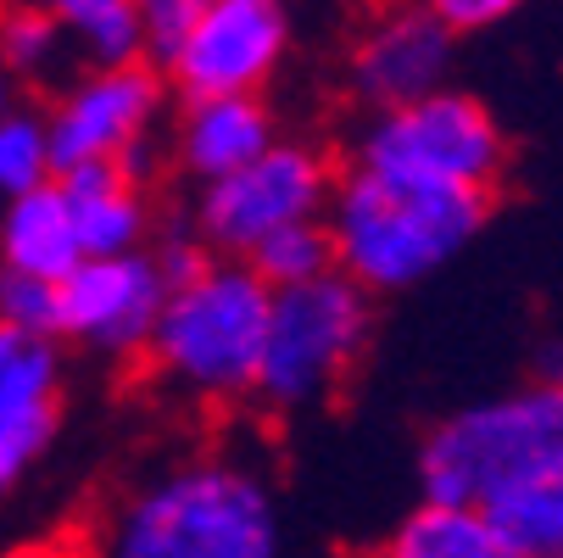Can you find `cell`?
Returning a JSON list of instances; mask_svg holds the SVG:
<instances>
[{
	"label": "cell",
	"instance_id": "obj_3",
	"mask_svg": "<svg viewBox=\"0 0 563 558\" xmlns=\"http://www.w3.org/2000/svg\"><path fill=\"white\" fill-rule=\"evenodd\" d=\"M107 547L118 558H274L279 508L263 474L196 458L112 508Z\"/></svg>",
	"mask_w": 563,
	"mask_h": 558
},
{
	"label": "cell",
	"instance_id": "obj_22",
	"mask_svg": "<svg viewBox=\"0 0 563 558\" xmlns=\"http://www.w3.org/2000/svg\"><path fill=\"white\" fill-rule=\"evenodd\" d=\"M0 325H23L40 336H56V280L0 269Z\"/></svg>",
	"mask_w": 563,
	"mask_h": 558
},
{
	"label": "cell",
	"instance_id": "obj_14",
	"mask_svg": "<svg viewBox=\"0 0 563 558\" xmlns=\"http://www.w3.org/2000/svg\"><path fill=\"white\" fill-rule=\"evenodd\" d=\"M0 201H7V207H0V269H23V274H40V280H62L78 258H85L56 174L40 179V185H29V190L0 196Z\"/></svg>",
	"mask_w": 563,
	"mask_h": 558
},
{
	"label": "cell",
	"instance_id": "obj_1",
	"mask_svg": "<svg viewBox=\"0 0 563 558\" xmlns=\"http://www.w3.org/2000/svg\"><path fill=\"white\" fill-rule=\"evenodd\" d=\"M497 190L479 185H435L357 163L330 185V241L335 269L352 274L363 291H408L441 274L492 218Z\"/></svg>",
	"mask_w": 563,
	"mask_h": 558
},
{
	"label": "cell",
	"instance_id": "obj_5",
	"mask_svg": "<svg viewBox=\"0 0 563 558\" xmlns=\"http://www.w3.org/2000/svg\"><path fill=\"white\" fill-rule=\"evenodd\" d=\"M368 341H374V291H363L352 274L324 269L301 285H274L252 396L274 414L330 403L363 363Z\"/></svg>",
	"mask_w": 563,
	"mask_h": 558
},
{
	"label": "cell",
	"instance_id": "obj_4",
	"mask_svg": "<svg viewBox=\"0 0 563 558\" xmlns=\"http://www.w3.org/2000/svg\"><path fill=\"white\" fill-rule=\"evenodd\" d=\"M552 474H563V380L541 374L514 396L457 408L419 447L424 497L492 508Z\"/></svg>",
	"mask_w": 563,
	"mask_h": 558
},
{
	"label": "cell",
	"instance_id": "obj_20",
	"mask_svg": "<svg viewBox=\"0 0 563 558\" xmlns=\"http://www.w3.org/2000/svg\"><path fill=\"white\" fill-rule=\"evenodd\" d=\"M67 56V34L56 29V18L40 7V0H18V7L0 12V67L12 73V85H34V78H51Z\"/></svg>",
	"mask_w": 563,
	"mask_h": 558
},
{
	"label": "cell",
	"instance_id": "obj_12",
	"mask_svg": "<svg viewBox=\"0 0 563 558\" xmlns=\"http://www.w3.org/2000/svg\"><path fill=\"white\" fill-rule=\"evenodd\" d=\"M279 140L274 129V112L263 101V90H246V96H190L185 112H179V129H174V151H179V168L190 179H218L240 163Z\"/></svg>",
	"mask_w": 563,
	"mask_h": 558
},
{
	"label": "cell",
	"instance_id": "obj_19",
	"mask_svg": "<svg viewBox=\"0 0 563 558\" xmlns=\"http://www.w3.org/2000/svg\"><path fill=\"white\" fill-rule=\"evenodd\" d=\"M246 263L268 280V291L274 285H301L312 274L335 269V241H330L324 212H318V218H290V223L268 229L263 241L246 252Z\"/></svg>",
	"mask_w": 563,
	"mask_h": 558
},
{
	"label": "cell",
	"instance_id": "obj_23",
	"mask_svg": "<svg viewBox=\"0 0 563 558\" xmlns=\"http://www.w3.org/2000/svg\"><path fill=\"white\" fill-rule=\"evenodd\" d=\"M207 0H134V18H140V51L151 67H163L174 56V45L185 40V29L201 18Z\"/></svg>",
	"mask_w": 563,
	"mask_h": 558
},
{
	"label": "cell",
	"instance_id": "obj_11",
	"mask_svg": "<svg viewBox=\"0 0 563 558\" xmlns=\"http://www.w3.org/2000/svg\"><path fill=\"white\" fill-rule=\"evenodd\" d=\"M457 34L424 0H385L352 45V96L368 112L401 107L424 90H441L452 73Z\"/></svg>",
	"mask_w": 563,
	"mask_h": 558
},
{
	"label": "cell",
	"instance_id": "obj_15",
	"mask_svg": "<svg viewBox=\"0 0 563 558\" xmlns=\"http://www.w3.org/2000/svg\"><path fill=\"white\" fill-rule=\"evenodd\" d=\"M390 558H503V536L492 525V508L424 497L385 541Z\"/></svg>",
	"mask_w": 563,
	"mask_h": 558
},
{
	"label": "cell",
	"instance_id": "obj_8",
	"mask_svg": "<svg viewBox=\"0 0 563 558\" xmlns=\"http://www.w3.org/2000/svg\"><path fill=\"white\" fill-rule=\"evenodd\" d=\"M330 185H335V163L318 145L268 140L252 163H240L218 179H201L196 234L212 258H246L268 229L324 212Z\"/></svg>",
	"mask_w": 563,
	"mask_h": 558
},
{
	"label": "cell",
	"instance_id": "obj_26",
	"mask_svg": "<svg viewBox=\"0 0 563 558\" xmlns=\"http://www.w3.org/2000/svg\"><path fill=\"white\" fill-rule=\"evenodd\" d=\"M541 380H563V347H547V358H541Z\"/></svg>",
	"mask_w": 563,
	"mask_h": 558
},
{
	"label": "cell",
	"instance_id": "obj_13",
	"mask_svg": "<svg viewBox=\"0 0 563 558\" xmlns=\"http://www.w3.org/2000/svg\"><path fill=\"white\" fill-rule=\"evenodd\" d=\"M78 247L85 258H107V252H134L151 234V201H145V179L123 174L118 163H78L56 174Z\"/></svg>",
	"mask_w": 563,
	"mask_h": 558
},
{
	"label": "cell",
	"instance_id": "obj_27",
	"mask_svg": "<svg viewBox=\"0 0 563 558\" xmlns=\"http://www.w3.org/2000/svg\"><path fill=\"white\" fill-rule=\"evenodd\" d=\"M7 112H12V73L0 67V118H7Z\"/></svg>",
	"mask_w": 563,
	"mask_h": 558
},
{
	"label": "cell",
	"instance_id": "obj_9",
	"mask_svg": "<svg viewBox=\"0 0 563 558\" xmlns=\"http://www.w3.org/2000/svg\"><path fill=\"white\" fill-rule=\"evenodd\" d=\"M290 51L285 0H207L201 18L185 29L163 78L190 96H246L263 90Z\"/></svg>",
	"mask_w": 563,
	"mask_h": 558
},
{
	"label": "cell",
	"instance_id": "obj_7",
	"mask_svg": "<svg viewBox=\"0 0 563 558\" xmlns=\"http://www.w3.org/2000/svg\"><path fill=\"white\" fill-rule=\"evenodd\" d=\"M168 107V78L145 56L90 67L78 85H67L45 118L51 174L78 163H118L123 174L145 179L151 168V129Z\"/></svg>",
	"mask_w": 563,
	"mask_h": 558
},
{
	"label": "cell",
	"instance_id": "obj_16",
	"mask_svg": "<svg viewBox=\"0 0 563 558\" xmlns=\"http://www.w3.org/2000/svg\"><path fill=\"white\" fill-rule=\"evenodd\" d=\"M0 419H62L56 336L0 325Z\"/></svg>",
	"mask_w": 563,
	"mask_h": 558
},
{
	"label": "cell",
	"instance_id": "obj_18",
	"mask_svg": "<svg viewBox=\"0 0 563 558\" xmlns=\"http://www.w3.org/2000/svg\"><path fill=\"white\" fill-rule=\"evenodd\" d=\"M503 558H563V474L492 503Z\"/></svg>",
	"mask_w": 563,
	"mask_h": 558
},
{
	"label": "cell",
	"instance_id": "obj_6",
	"mask_svg": "<svg viewBox=\"0 0 563 558\" xmlns=\"http://www.w3.org/2000/svg\"><path fill=\"white\" fill-rule=\"evenodd\" d=\"M357 163L408 174V179H435V185L497 190L508 174V134L486 101L441 85L401 107L374 112V123L357 140Z\"/></svg>",
	"mask_w": 563,
	"mask_h": 558
},
{
	"label": "cell",
	"instance_id": "obj_25",
	"mask_svg": "<svg viewBox=\"0 0 563 558\" xmlns=\"http://www.w3.org/2000/svg\"><path fill=\"white\" fill-rule=\"evenodd\" d=\"M424 7H430L452 34H479V29H492V23L514 18L525 0H424Z\"/></svg>",
	"mask_w": 563,
	"mask_h": 558
},
{
	"label": "cell",
	"instance_id": "obj_10",
	"mask_svg": "<svg viewBox=\"0 0 563 558\" xmlns=\"http://www.w3.org/2000/svg\"><path fill=\"white\" fill-rule=\"evenodd\" d=\"M163 296L168 280L145 247L78 258L56 280V341H78L112 358H140Z\"/></svg>",
	"mask_w": 563,
	"mask_h": 558
},
{
	"label": "cell",
	"instance_id": "obj_17",
	"mask_svg": "<svg viewBox=\"0 0 563 558\" xmlns=\"http://www.w3.org/2000/svg\"><path fill=\"white\" fill-rule=\"evenodd\" d=\"M56 18V29L67 34V45L85 56L90 67H112V62H134L140 51V18L134 0H40Z\"/></svg>",
	"mask_w": 563,
	"mask_h": 558
},
{
	"label": "cell",
	"instance_id": "obj_24",
	"mask_svg": "<svg viewBox=\"0 0 563 558\" xmlns=\"http://www.w3.org/2000/svg\"><path fill=\"white\" fill-rule=\"evenodd\" d=\"M51 436H56V419H0V497L34 469Z\"/></svg>",
	"mask_w": 563,
	"mask_h": 558
},
{
	"label": "cell",
	"instance_id": "obj_21",
	"mask_svg": "<svg viewBox=\"0 0 563 558\" xmlns=\"http://www.w3.org/2000/svg\"><path fill=\"white\" fill-rule=\"evenodd\" d=\"M51 179V145H45V118L40 112H7L0 118V196L29 190Z\"/></svg>",
	"mask_w": 563,
	"mask_h": 558
},
{
	"label": "cell",
	"instance_id": "obj_2",
	"mask_svg": "<svg viewBox=\"0 0 563 558\" xmlns=\"http://www.w3.org/2000/svg\"><path fill=\"white\" fill-rule=\"evenodd\" d=\"M268 330V280L246 258H207L174 280L140 347L145 369L190 403H246Z\"/></svg>",
	"mask_w": 563,
	"mask_h": 558
}]
</instances>
